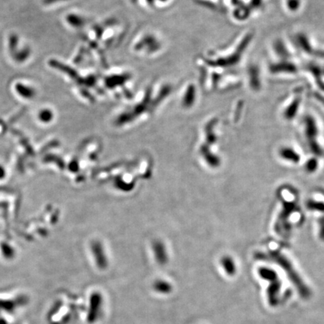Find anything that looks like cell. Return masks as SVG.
<instances>
[{"instance_id":"4","label":"cell","mask_w":324,"mask_h":324,"mask_svg":"<svg viewBox=\"0 0 324 324\" xmlns=\"http://www.w3.org/2000/svg\"><path fill=\"white\" fill-rule=\"evenodd\" d=\"M296 209V206L294 202H284L283 210L279 216V221H278L277 231L282 228V231L288 232L290 230L287 219H288L290 215L295 212Z\"/></svg>"},{"instance_id":"7","label":"cell","mask_w":324,"mask_h":324,"mask_svg":"<svg viewBox=\"0 0 324 324\" xmlns=\"http://www.w3.org/2000/svg\"><path fill=\"white\" fill-rule=\"evenodd\" d=\"M100 303H101V299H100L99 295H93L91 299V309L89 311V316H88L89 322H93L96 319L95 318L98 313Z\"/></svg>"},{"instance_id":"9","label":"cell","mask_w":324,"mask_h":324,"mask_svg":"<svg viewBox=\"0 0 324 324\" xmlns=\"http://www.w3.org/2000/svg\"><path fill=\"white\" fill-rule=\"evenodd\" d=\"M223 263H224V267H225V270H226V272L228 274L233 275L235 273V264L230 257H225L223 260Z\"/></svg>"},{"instance_id":"11","label":"cell","mask_w":324,"mask_h":324,"mask_svg":"<svg viewBox=\"0 0 324 324\" xmlns=\"http://www.w3.org/2000/svg\"><path fill=\"white\" fill-rule=\"evenodd\" d=\"M52 117H53V115H52L51 113L49 111H42L40 114V120L43 122L50 121L51 120Z\"/></svg>"},{"instance_id":"6","label":"cell","mask_w":324,"mask_h":324,"mask_svg":"<svg viewBox=\"0 0 324 324\" xmlns=\"http://www.w3.org/2000/svg\"><path fill=\"white\" fill-rule=\"evenodd\" d=\"M279 155L282 159L294 163V164H297L301 160L299 153H296L293 149L290 148V147H283L281 149Z\"/></svg>"},{"instance_id":"1","label":"cell","mask_w":324,"mask_h":324,"mask_svg":"<svg viewBox=\"0 0 324 324\" xmlns=\"http://www.w3.org/2000/svg\"><path fill=\"white\" fill-rule=\"evenodd\" d=\"M257 257L259 260H270V261L278 263L284 270L290 282L296 287V289L297 290L299 294L300 295L301 297L304 298V299H308L312 296V291H311L310 288L304 282L302 278L299 276L297 272L295 270L291 262L285 256L281 254L279 251H270L268 254L258 253Z\"/></svg>"},{"instance_id":"5","label":"cell","mask_w":324,"mask_h":324,"mask_svg":"<svg viewBox=\"0 0 324 324\" xmlns=\"http://www.w3.org/2000/svg\"><path fill=\"white\" fill-rule=\"evenodd\" d=\"M28 299L26 296H19L13 300H0V309L6 311L8 313L14 312L18 306H24L27 303Z\"/></svg>"},{"instance_id":"14","label":"cell","mask_w":324,"mask_h":324,"mask_svg":"<svg viewBox=\"0 0 324 324\" xmlns=\"http://www.w3.org/2000/svg\"><path fill=\"white\" fill-rule=\"evenodd\" d=\"M47 2H55V1H57V0H46Z\"/></svg>"},{"instance_id":"13","label":"cell","mask_w":324,"mask_h":324,"mask_svg":"<svg viewBox=\"0 0 324 324\" xmlns=\"http://www.w3.org/2000/svg\"><path fill=\"white\" fill-rule=\"evenodd\" d=\"M5 169L2 166H0V179H2L5 176Z\"/></svg>"},{"instance_id":"8","label":"cell","mask_w":324,"mask_h":324,"mask_svg":"<svg viewBox=\"0 0 324 324\" xmlns=\"http://www.w3.org/2000/svg\"><path fill=\"white\" fill-rule=\"evenodd\" d=\"M306 207L311 211H317V212L324 213V202L320 201L309 200L306 202Z\"/></svg>"},{"instance_id":"10","label":"cell","mask_w":324,"mask_h":324,"mask_svg":"<svg viewBox=\"0 0 324 324\" xmlns=\"http://www.w3.org/2000/svg\"><path fill=\"white\" fill-rule=\"evenodd\" d=\"M305 168H306V171L309 172V173H314L318 170V161L315 158L309 159L306 163Z\"/></svg>"},{"instance_id":"12","label":"cell","mask_w":324,"mask_h":324,"mask_svg":"<svg viewBox=\"0 0 324 324\" xmlns=\"http://www.w3.org/2000/svg\"><path fill=\"white\" fill-rule=\"evenodd\" d=\"M320 227H321V231H320V236L321 239L324 240V218L320 221Z\"/></svg>"},{"instance_id":"2","label":"cell","mask_w":324,"mask_h":324,"mask_svg":"<svg viewBox=\"0 0 324 324\" xmlns=\"http://www.w3.org/2000/svg\"><path fill=\"white\" fill-rule=\"evenodd\" d=\"M258 273L260 278L270 282L267 289V299L270 306L276 307L281 302L279 294L282 287V282L278 276L277 273L273 269L260 267L259 268Z\"/></svg>"},{"instance_id":"3","label":"cell","mask_w":324,"mask_h":324,"mask_svg":"<svg viewBox=\"0 0 324 324\" xmlns=\"http://www.w3.org/2000/svg\"><path fill=\"white\" fill-rule=\"evenodd\" d=\"M306 136L309 141V147L311 151L316 156L322 157L324 156V150L317 141L316 137L318 136V128L313 119L307 118L306 120Z\"/></svg>"}]
</instances>
